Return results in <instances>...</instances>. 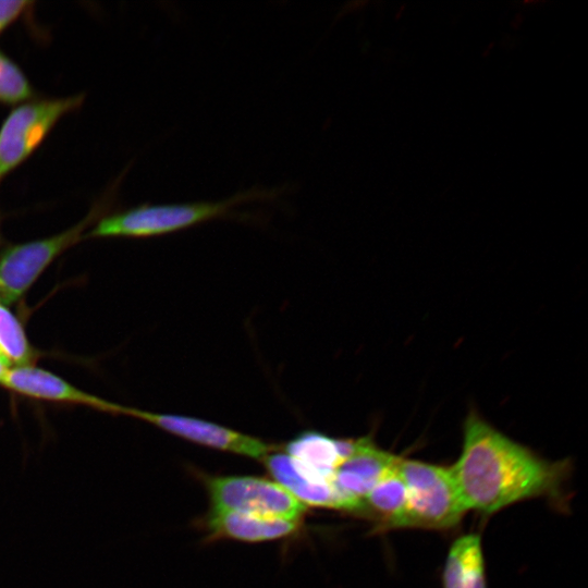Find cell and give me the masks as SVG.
<instances>
[{
  "mask_svg": "<svg viewBox=\"0 0 588 588\" xmlns=\"http://www.w3.org/2000/svg\"><path fill=\"white\" fill-rule=\"evenodd\" d=\"M450 469L466 511L491 515L537 498L563 507L568 498V461L540 457L476 413L465 420L462 452Z\"/></svg>",
  "mask_w": 588,
  "mask_h": 588,
  "instance_id": "obj_1",
  "label": "cell"
},
{
  "mask_svg": "<svg viewBox=\"0 0 588 588\" xmlns=\"http://www.w3.org/2000/svg\"><path fill=\"white\" fill-rule=\"evenodd\" d=\"M284 187L254 186L219 201L183 204H144L100 219L89 236L149 237L193 228L209 221L236 218L250 219L236 209L247 203L274 200Z\"/></svg>",
  "mask_w": 588,
  "mask_h": 588,
  "instance_id": "obj_2",
  "label": "cell"
},
{
  "mask_svg": "<svg viewBox=\"0 0 588 588\" xmlns=\"http://www.w3.org/2000/svg\"><path fill=\"white\" fill-rule=\"evenodd\" d=\"M407 491L403 528L444 530L460 524L467 512L450 467L415 460H397Z\"/></svg>",
  "mask_w": 588,
  "mask_h": 588,
  "instance_id": "obj_3",
  "label": "cell"
},
{
  "mask_svg": "<svg viewBox=\"0 0 588 588\" xmlns=\"http://www.w3.org/2000/svg\"><path fill=\"white\" fill-rule=\"evenodd\" d=\"M84 96L30 99L14 106L0 125V181L25 162Z\"/></svg>",
  "mask_w": 588,
  "mask_h": 588,
  "instance_id": "obj_4",
  "label": "cell"
},
{
  "mask_svg": "<svg viewBox=\"0 0 588 588\" xmlns=\"http://www.w3.org/2000/svg\"><path fill=\"white\" fill-rule=\"evenodd\" d=\"M211 510L302 520L307 506L273 480L254 476L205 477Z\"/></svg>",
  "mask_w": 588,
  "mask_h": 588,
  "instance_id": "obj_5",
  "label": "cell"
},
{
  "mask_svg": "<svg viewBox=\"0 0 588 588\" xmlns=\"http://www.w3.org/2000/svg\"><path fill=\"white\" fill-rule=\"evenodd\" d=\"M100 209L101 206L93 208L81 222L60 234L3 250L0 255V299L8 305L20 299L45 268L82 237Z\"/></svg>",
  "mask_w": 588,
  "mask_h": 588,
  "instance_id": "obj_6",
  "label": "cell"
},
{
  "mask_svg": "<svg viewBox=\"0 0 588 588\" xmlns=\"http://www.w3.org/2000/svg\"><path fill=\"white\" fill-rule=\"evenodd\" d=\"M118 413L142 419L187 441L250 458L264 461L277 450L275 445L258 438L197 417L154 413L122 405Z\"/></svg>",
  "mask_w": 588,
  "mask_h": 588,
  "instance_id": "obj_7",
  "label": "cell"
},
{
  "mask_svg": "<svg viewBox=\"0 0 588 588\" xmlns=\"http://www.w3.org/2000/svg\"><path fill=\"white\" fill-rule=\"evenodd\" d=\"M399 457L380 450L369 438L355 439L353 451L336 467L332 485L358 514L363 499L394 467Z\"/></svg>",
  "mask_w": 588,
  "mask_h": 588,
  "instance_id": "obj_8",
  "label": "cell"
},
{
  "mask_svg": "<svg viewBox=\"0 0 588 588\" xmlns=\"http://www.w3.org/2000/svg\"><path fill=\"white\" fill-rule=\"evenodd\" d=\"M355 439H335L319 431L306 430L284 446L295 468L305 477L332 483L340 463L353 451Z\"/></svg>",
  "mask_w": 588,
  "mask_h": 588,
  "instance_id": "obj_9",
  "label": "cell"
},
{
  "mask_svg": "<svg viewBox=\"0 0 588 588\" xmlns=\"http://www.w3.org/2000/svg\"><path fill=\"white\" fill-rule=\"evenodd\" d=\"M0 385L36 399L84 404L115 414L120 407L118 404L108 403L75 388L50 371L32 365L7 369L0 376Z\"/></svg>",
  "mask_w": 588,
  "mask_h": 588,
  "instance_id": "obj_10",
  "label": "cell"
},
{
  "mask_svg": "<svg viewBox=\"0 0 588 588\" xmlns=\"http://www.w3.org/2000/svg\"><path fill=\"white\" fill-rule=\"evenodd\" d=\"M301 522L210 510L206 517V528L212 539L264 542L292 535Z\"/></svg>",
  "mask_w": 588,
  "mask_h": 588,
  "instance_id": "obj_11",
  "label": "cell"
},
{
  "mask_svg": "<svg viewBox=\"0 0 588 588\" xmlns=\"http://www.w3.org/2000/svg\"><path fill=\"white\" fill-rule=\"evenodd\" d=\"M275 482L304 505L350 512V505L331 482L316 481L302 475L284 452H271L264 458Z\"/></svg>",
  "mask_w": 588,
  "mask_h": 588,
  "instance_id": "obj_12",
  "label": "cell"
},
{
  "mask_svg": "<svg viewBox=\"0 0 588 588\" xmlns=\"http://www.w3.org/2000/svg\"><path fill=\"white\" fill-rule=\"evenodd\" d=\"M396 464L363 499L358 512L372 519L379 530L403 528L407 491Z\"/></svg>",
  "mask_w": 588,
  "mask_h": 588,
  "instance_id": "obj_13",
  "label": "cell"
},
{
  "mask_svg": "<svg viewBox=\"0 0 588 588\" xmlns=\"http://www.w3.org/2000/svg\"><path fill=\"white\" fill-rule=\"evenodd\" d=\"M442 588H488L479 535L467 534L452 543L442 572Z\"/></svg>",
  "mask_w": 588,
  "mask_h": 588,
  "instance_id": "obj_14",
  "label": "cell"
},
{
  "mask_svg": "<svg viewBox=\"0 0 588 588\" xmlns=\"http://www.w3.org/2000/svg\"><path fill=\"white\" fill-rule=\"evenodd\" d=\"M0 351L11 365L27 366L35 353L17 318L0 303Z\"/></svg>",
  "mask_w": 588,
  "mask_h": 588,
  "instance_id": "obj_15",
  "label": "cell"
},
{
  "mask_svg": "<svg viewBox=\"0 0 588 588\" xmlns=\"http://www.w3.org/2000/svg\"><path fill=\"white\" fill-rule=\"evenodd\" d=\"M34 94L22 69L0 51V105L16 106L33 99Z\"/></svg>",
  "mask_w": 588,
  "mask_h": 588,
  "instance_id": "obj_16",
  "label": "cell"
},
{
  "mask_svg": "<svg viewBox=\"0 0 588 588\" xmlns=\"http://www.w3.org/2000/svg\"><path fill=\"white\" fill-rule=\"evenodd\" d=\"M34 4L26 0H0V34Z\"/></svg>",
  "mask_w": 588,
  "mask_h": 588,
  "instance_id": "obj_17",
  "label": "cell"
}]
</instances>
